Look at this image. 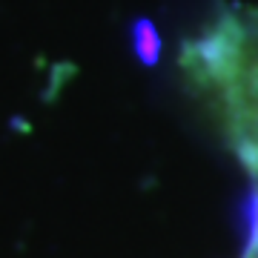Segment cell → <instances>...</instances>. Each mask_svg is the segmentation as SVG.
Here are the masks:
<instances>
[{"label":"cell","mask_w":258,"mask_h":258,"mask_svg":"<svg viewBox=\"0 0 258 258\" xmlns=\"http://www.w3.org/2000/svg\"><path fill=\"white\" fill-rule=\"evenodd\" d=\"M249 178H252V195L247 207V247L241 258H258V169H252Z\"/></svg>","instance_id":"cell-1"}]
</instances>
